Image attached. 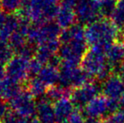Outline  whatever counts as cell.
I'll return each mask as SVG.
<instances>
[{"mask_svg":"<svg viewBox=\"0 0 124 123\" xmlns=\"http://www.w3.org/2000/svg\"><path fill=\"white\" fill-rule=\"evenodd\" d=\"M120 30L111 19H101L85 27V40L89 46H99L105 50L116 42Z\"/></svg>","mask_w":124,"mask_h":123,"instance_id":"1","label":"cell"},{"mask_svg":"<svg viewBox=\"0 0 124 123\" xmlns=\"http://www.w3.org/2000/svg\"><path fill=\"white\" fill-rule=\"evenodd\" d=\"M60 8L59 0H30L22 8L24 18L41 25L56 18Z\"/></svg>","mask_w":124,"mask_h":123,"instance_id":"2","label":"cell"},{"mask_svg":"<svg viewBox=\"0 0 124 123\" xmlns=\"http://www.w3.org/2000/svg\"><path fill=\"white\" fill-rule=\"evenodd\" d=\"M88 50L89 45L85 39L74 40L70 42L61 44L57 55L62 60V63L78 66Z\"/></svg>","mask_w":124,"mask_h":123,"instance_id":"3","label":"cell"},{"mask_svg":"<svg viewBox=\"0 0 124 123\" xmlns=\"http://www.w3.org/2000/svg\"><path fill=\"white\" fill-rule=\"evenodd\" d=\"M74 13L77 23L85 27L103 19L101 14V0H78Z\"/></svg>","mask_w":124,"mask_h":123,"instance_id":"4","label":"cell"},{"mask_svg":"<svg viewBox=\"0 0 124 123\" xmlns=\"http://www.w3.org/2000/svg\"><path fill=\"white\" fill-rule=\"evenodd\" d=\"M107 64L106 50L99 46L90 47L80 63L81 68L95 80L99 72Z\"/></svg>","mask_w":124,"mask_h":123,"instance_id":"5","label":"cell"},{"mask_svg":"<svg viewBox=\"0 0 124 123\" xmlns=\"http://www.w3.org/2000/svg\"><path fill=\"white\" fill-rule=\"evenodd\" d=\"M101 92V85L97 83L90 82L73 89L69 99L76 110H83L91 100L100 95Z\"/></svg>","mask_w":124,"mask_h":123,"instance_id":"6","label":"cell"},{"mask_svg":"<svg viewBox=\"0 0 124 123\" xmlns=\"http://www.w3.org/2000/svg\"><path fill=\"white\" fill-rule=\"evenodd\" d=\"M10 109L14 113L30 119L36 113V102L29 90H22L9 100Z\"/></svg>","mask_w":124,"mask_h":123,"instance_id":"7","label":"cell"},{"mask_svg":"<svg viewBox=\"0 0 124 123\" xmlns=\"http://www.w3.org/2000/svg\"><path fill=\"white\" fill-rule=\"evenodd\" d=\"M30 61L20 56H16L11 58L5 66L6 78L15 82H21L29 77Z\"/></svg>","mask_w":124,"mask_h":123,"instance_id":"8","label":"cell"},{"mask_svg":"<svg viewBox=\"0 0 124 123\" xmlns=\"http://www.w3.org/2000/svg\"><path fill=\"white\" fill-rule=\"evenodd\" d=\"M85 118L99 120L101 117H106L108 113V99L104 95H98L93 100L86 105L83 110H81Z\"/></svg>","mask_w":124,"mask_h":123,"instance_id":"9","label":"cell"},{"mask_svg":"<svg viewBox=\"0 0 124 123\" xmlns=\"http://www.w3.org/2000/svg\"><path fill=\"white\" fill-rule=\"evenodd\" d=\"M102 95L107 99L119 100L124 95V82L116 73H112L101 84Z\"/></svg>","mask_w":124,"mask_h":123,"instance_id":"10","label":"cell"},{"mask_svg":"<svg viewBox=\"0 0 124 123\" xmlns=\"http://www.w3.org/2000/svg\"><path fill=\"white\" fill-rule=\"evenodd\" d=\"M36 116L41 123H56L52 102L46 96H42L36 102Z\"/></svg>","mask_w":124,"mask_h":123,"instance_id":"11","label":"cell"},{"mask_svg":"<svg viewBox=\"0 0 124 123\" xmlns=\"http://www.w3.org/2000/svg\"><path fill=\"white\" fill-rule=\"evenodd\" d=\"M56 123H69L70 116L74 113L75 107L69 98H62L53 104Z\"/></svg>","mask_w":124,"mask_h":123,"instance_id":"12","label":"cell"},{"mask_svg":"<svg viewBox=\"0 0 124 123\" xmlns=\"http://www.w3.org/2000/svg\"><path fill=\"white\" fill-rule=\"evenodd\" d=\"M106 56L107 62L115 72L124 61V45L114 42L106 48Z\"/></svg>","mask_w":124,"mask_h":123,"instance_id":"13","label":"cell"},{"mask_svg":"<svg viewBox=\"0 0 124 123\" xmlns=\"http://www.w3.org/2000/svg\"><path fill=\"white\" fill-rule=\"evenodd\" d=\"M1 85V98L10 100L22 91L20 83L15 82L8 78H5L0 82Z\"/></svg>","mask_w":124,"mask_h":123,"instance_id":"14","label":"cell"},{"mask_svg":"<svg viewBox=\"0 0 124 123\" xmlns=\"http://www.w3.org/2000/svg\"><path fill=\"white\" fill-rule=\"evenodd\" d=\"M37 77L49 89L52 86H55V84L58 83L59 70H57V67L47 64L46 66L42 67Z\"/></svg>","mask_w":124,"mask_h":123,"instance_id":"15","label":"cell"},{"mask_svg":"<svg viewBox=\"0 0 124 123\" xmlns=\"http://www.w3.org/2000/svg\"><path fill=\"white\" fill-rule=\"evenodd\" d=\"M56 21L57 25L64 30L73 26L77 23L74 10L60 7L56 16Z\"/></svg>","mask_w":124,"mask_h":123,"instance_id":"16","label":"cell"},{"mask_svg":"<svg viewBox=\"0 0 124 123\" xmlns=\"http://www.w3.org/2000/svg\"><path fill=\"white\" fill-rule=\"evenodd\" d=\"M48 88L41 81L38 77L31 79L29 84V91L34 97H42L46 94Z\"/></svg>","mask_w":124,"mask_h":123,"instance_id":"17","label":"cell"},{"mask_svg":"<svg viewBox=\"0 0 124 123\" xmlns=\"http://www.w3.org/2000/svg\"><path fill=\"white\" fill-rule=\"evenodd\" d=\"M120 31L124 30V0H118L115 13L111 19Z\"/></svg>","mask_w":124,"mask_h":123,"instance_id":"18","label":"cell"},{"mask_svg":"<svg viewBox=\"0 0 124 123\" xmlns=\"http://www.w3.org/2000/svg\"><path fill=\"white\" fill-rule=\"evenodd\" d=\"M118 0H101V14L102 18L111 19L117 6Z\"/></svg>","mask_w":124,"mask_h":123,"instance_id":"19","label":"cell"},{"mask_svg":"<svg viewBox=\"0 0 124 123\" xmlns=\"http://www.w3.org/2000/svg\"><path fill=\"white\" fill-rule=\"evenodd\" d=\"M14 50L10 46L9 44L5 41H0V63L5 64L8 63L12 58V53Z\"/></svg>","mask_w":124,"mask_h":123,"instance_id":"20","label":"cell"},{"mask_svg":"<svg viewBox=\"0 0 124 123\" xmlns=\"http://www.w3.org/2000/svg\"><path fill=\"white\" fill-rule=\"evenodd\" d=\"M103 123H124V110H119L112 115L108 116Z\"/></svg>","mask_w":124,"mask_h":123,"instance_id":"21","label":"cell"},{"mask_svg":"<svg viewBox=\"0 0 124 123\" xmlns=\"http://www.w3.org/2000/svg\"><path fill=\"white\" fill-rule=\"evenodd\" d=\"M31 121L29 119L25 118L23 116L17 115L15 113H10L8 116L6 117L3 123H30Z\"/></svg>","mask_w":124,"mask_h":123,"instance_id":"22","label":"cell"},{"mask_svg":"<svg viewBox=\"0 0 124 123\" xmlns=\"http://www.w3.org/2000/svg\"><path fill=\"white\" fill-rule=\"evenodd\" d=\"M10 106L5 100L0 98V122H3L10 114Z\"/></svg>","mask_w":124,"mask_h":123,"instance_id":"23","label":"cell"},{"mask_svg":"<svg viewBox=\"0 0 124 123\" xmlns=\"http://www.w3.org/2000/svg\"><path fill=\"white\" fill-rule=\"evenodd\" d=\"M85 116L81 110H76L74 111V113L70 116L69 119V123H85Z\"/></svg>","mask_w":124,"mask_h":123,"instance_id":"24","label":"cell"},{"mask_svg":"<svg viewBox=\"0 0 124 123\" xmlns=\"http://www.w3.org/2000/svg\"><path fill=\"white\" fill-rule=\"evenodd\" d=\"M78 0H61L60 7L74 10L78 4Z\"/></svg>","mask_w":124,"mask_h":123,"instance_id":"25","label":"cell"},{"mask_svg":"<svg viewBox=\"0 0 124 123\" xmlns=\"http://www.w3.org/2000/svg\"><path fill=\"white\" fill-rule=\"evenodd\" d=\"M114 73L117 74V75L121 78L122 80L124 82V61L123 62V63L115 70Z\"/></svg>","mask_w":124,"mask_h":123,"instance_id":"26","label":"cell"},{"mask_svg":"<svg viewBox=\"0 0 124 123\" xmlns=\"http://www.w3.org/2000/svg\"><path fill=\"white\" fill-rule=\"evenodd\" d=\"M5 67H3V64L0 63V82H1L2 80H3L5 77Z\"/></svg>","mask_w":124,"mask_h":123,"instance_id":"27","label":"cell"},{"mask_svg":"<svg viewBox=\"0 0 124 123\" xmlns=\"http://www.w3.org/2000/svg\"><path fill=\"white\" fill-rule=\"evenodd\" d=\"M30 123H41V122H40L37 119H36H36H33V120L31 121V122H30Z\"/></svg>","mask_w":124,"mask_h":123,"instance_id":"28","label":"cell"}]
</instances>
